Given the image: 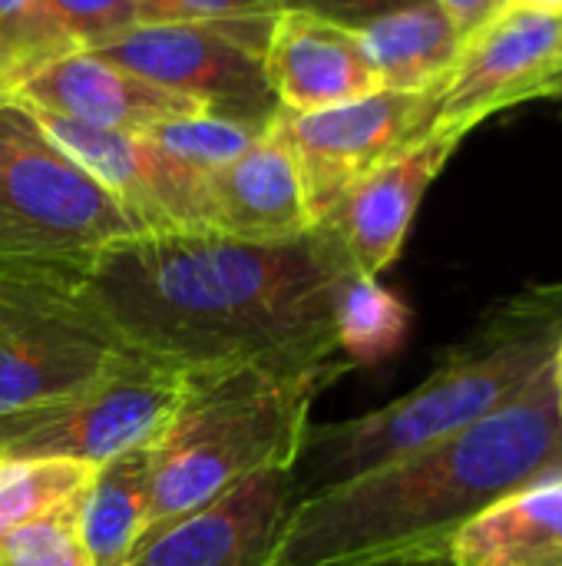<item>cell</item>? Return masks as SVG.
Wrapping results in <instances>:
<instances>
[{"mask_svg": "<svg viewBox=\"0 0 562 566\" xmlns=\"http://www.w3.org/2000/svg\"><path fill=\"white\" fill-rule=\"evenodd\" d=\"M348 272L321 222L285 242L139 232L96 252L76 282L119 338L156 361L305 368L341 358L335 292Z\"/></svg>", "mask_w": 562, "mask_h": 566, "instance_id": "1", "label": "cell"}, {"mask_svg": "<svg viewBox=\"0 0 562 566\" xmlns=\"http://www.w3.org/2000/svg\"><path fill=\"white\" fill-rule=\"evenodd\" d=\"M543 478H562V421L550 368L477 424L354 481L305 494L272 566L444 560L460 524Z\"/></svg>", "mask_w": 562, "mask_h": 566, "instance_id": "2", "label": "cell"}, {"mask_svg": "<svg viewBox=\"0 0 562 566\" xmlns=\"http://www.w3.org/2000/svg\"><path fill=\"white\" fill-rule=\"evenodd\" d=\"M344 371H351L344 358L305 368L258 361L185 368L179 405L149 444L146 534L252 474L298 468L311 405Z\"/></svg>", "mask_w": 562, "mask_h": 566, "instance_id": "3", "label": "cell"}, {"mask_svg": "<svg viewBox=\"0 0 562 566\" xmlns=\"http://www.w3.org/2000/svg\"><path fill=\"white\" fill-rule=\"evenodd\" d=\"M560 338L562 285L494 308L404 398L308 431L298 458L308 461V494L354 481L494 415L550 368Z\"/></svg>", "mask_w": 562, "mask_h": 566, "instance_id": "4", "label": "cell"}, {"mask_svg": "<svg viewBox=\"0 0 562 566\" xmlns=\"http://www.w3.org/2000/svg\"><path fill=\"white\" fill-rule=\"evenodd\" d=\"M139 222L30 116L0 99V272L79 275Z\"/></svg>", "mask_w": 562, "mask_h": 566, "instance_id": "5", "label": "cell"}, {"mask_svg": "<svg viewBox=\"0 0 562 566\" xmlns=\"http://www.w3.org/2000/svg\"><path fill=\"white\" fill-rule=\"evenodd\" d=\"M76 279L0 272V418L83 388L129 352Z\"/></svg>", "mask_w": 562, "mask_h": 566, "instance_id": "6", "label": "cell"}, {"mask_svg": "<svg viewBox=\"0 0 562 566\" xmlns=\"http://www.w3.org/2000/svg\"><path fill=\"white\" fill-rule=\"evenodd\" d=\"M182 395V368L123 352L83 388L0 418V454L106 464L149 448Z\"/></svg>", "mask_w": 562, "mask_h": 566, "instance_id": "7", "label": "cell"}, {"mask_svg": "<svg viewBox=\"0 0 562 566\" xmlns=\"http://www.w3.org/2000/svg\"><path fill=\"white\" fill-rule=\"evenodd\" d=\"M268 30L272 17L142 23L89 50L205 113L265 129L278 113L265 76Z\"/></svg>", "mask_w": 562, "mask_h": 566, "instance_id": "8", "label": "cell"}, {"mask_svg": "<svg viewBox=\"0 0 562 566\" xmlns=\"http://www.w3.org/2000/svg\"><path fill=\"white\" fill-rule=\"evenodd\" d=\"M441 86L421 93L378 90L371 96L315 113H275L268 129L288 146L298 163L315 226L328 219L335 202L361 176L434 129Z\"/></svg>", "mask_w": 562, "mask_h": 566, "instance_id": "9", "label": "cell"}, {"mask_svg": "<svg viewBox=\"0 0 562 566\" xmlns=\"http://www.w3.org/2000/svg\"><path fill=\"white\" fill-rule=\"evenodd\" d=\"M562 93V10L503 3L494 20L464 40L441 86L434 129L467 136L487 116L537 96Z\"/></svg>", "mask_w": 562, "mask_h": 566, "instance_id": "10", "label": "cell"}, {"mask_svg": "<svg viewBox=\"0 0 562 566\" xmlns=\"http://www.w3.org/2000/svg\"><path fill=\"white\" fill-rule=\"evenodd\" d=\"M26 109L43 133L139 222L142 232H209L202 172L182 166L146 136L93 129L46 109Z\"/></svg>", "mask_w": 562, "mask_h": 566, "instance_id": "11", "label": "cell"}, {"mask_svg": "<svg viewBox=\"0 0 562 566\" xmlns=\"http://www.w3.org/2000/svg\"><path fill=\"white\" fill-rule=\"evenodd\" d=\"M298 501L295 468L252 474L192 514L146 534L129 566H272Z\"/></svg>", "mask_w": 562, "mask_h": 566, "instance_id": "12", "label": "cell"}, {"mask_svg": "<svg viewBox=\"0 0 562 566\" xmlns=\"http://www.w3.org/2000/svg\"><path fill=\"white\" fill-rule=\"evenodd\" d=\"M460 143L464 136L457 133L431 129L424 139L361 176L335 202L325 226L335 229L354 272L378 279L394 265L431 182L444 172Z\"/></svg>", "mask_w": 562, "mask_h": 566, "instance_id": "13", "label": "cell"}, {"mask_svg": "<svg viewBox=\"0 0 562 566\" xmlns=\"http://www.w3.org/2000/svg\"><path fill=\"white\" fill-rule=\"evenodd\" d=\"M10 99L20 106L76 119L93 129L129 133V136H146L152 126L176 116L205 113L199 103L169 93L96 56L93 50H70L63 56L46 60L33 73L17 80Z\"/></svg>", "mask_w": 562, "mask_h": 566, "instance_id": "14", "label": "cell"}, {"mask_svg": "<svg viewBox=\"0 0 562 566\" xmlns=\"http://www.w3.org/2000/svg\"><path fill=\"white\" fill-rule=\"evenodd\" d=\"M265 76L278 109L288 113H315L381 90L354 27L305 10L272 17Z\"/></svg>", "mask_w": 562, "mask_h": 566, "instance_id": "15", "label": "cell"}, {"mask_svg": "<svg viewBox=\"0 0 562 566\" xmlns=\"http://www.w3.org/2000/svg\"><path fill=\"white\" fill-rule=\"evenodd\" d=\"M205 222L242 242H285L315 229L298 163L272 129L205 176Z\"/></svg>", "mask_w": 562, "mask_h": 566, "instance_id": "16", "label": "cell"}, {"mask_svg": "<svg viewBox=\"0 0 562 566\" xmlns=\"http://www.w3.org/2000/svg\"><path fill=\"white\" fill-rule=\"evenodd\" d=\"M447 566H562V478L523 484L454 531Z\"/></svg>", "mask_w": 562, "mask_h": 566, "instance_id": "17", "label": "cell"}, {"mask_svg": "<svg viewBox=\"0 0 562 566\" xmlns=\"http://www.w3.org/2000/svg\"><path fill=\"white\" fill-rule=\"evenodd\" d=\"M361 50L374 66L381 90L421 93L441 86L460 50L464 36L437 0H417L364 23H354Z\"/></svg>", "mask_w": 562, "mask_h": 566, "instance_id": "18", "label": "cell"}, {"mask_svg": "<svg viewBox=\"0 0 562 566\" xmlns=\"http://www.w3.org/2000/svg\"><path fill=\"white\" fill-rule=\"evenodd\" d=\"M149 448L126 451L96 468L79 511V531L93 566H129L146 534Z\"/></svg>", "mask_w": 562, "mask_h": 566, "instance_id": "19", "label": "cell"}, {"mask_svg": "<svg viewBox=\"0 0 562 566\" xmlns=\"http://www.w3.org/2000/svg\"><path fill=\"white\" fill-rule=\"evenodd\" d=\"M411 332L407 302L374 275L348 272L335 292V342L338 355L358 365H378L397 355Z\"/></svg>", "mask_w": 562, "mask_h": 566, "instance_id": "20", "label": "cell"}, {"mask_svg": "<svg viewBox=\"0 0 562 566\" xmlns=\"http://www.w3.org/2000/svg\"><path fill=\"white\" fill-rule=\"evenodd\" d=\"M96 464L73 458H0V537L53 514L89 488Z\"/></svg>", "mask_w": 562, "mask_h": 566, "instance_id": "21", "label": "cell"}, {"mask_svg": "<svg viewBox=\"0 0 562 566\" xmlns=\"http://www.w3.org/2000/svg\"><path fill=\"white\" fill-rule=\"evenodd\" d=\"M265 129L238 123V119H225L215 113H192V116H176V119L152 126L146 139H152L162 153H169L182 166L209 176L229 166L232 159H238Z\"/></svg>", "mask_w": 562, "mask_h": 566, "instance_id": "22", "label": "cell"}, {"mask_svg": "<svg viewBox=\"0 0 562 566\" xmlns=\"http://www.w3.org/2000/svg\"><path fill=\"white\" fill-rule=\"evenodd\" d=\"M83 494L56 507L53 514L3 534L0 566H93L79 531Z\"/></svg>", "mask_w": 562, "mask_h": 566, "instance_id": "23", "label": "cell"}, {"mask_svg": "<svg viewBox=\"0 0 562 566\" xmlns=\"http://www.w3.org/2000/svg\"><path fill=\"white\" fill-rule=\"evenodd\" d=\"M70 50L76 46H70L66 36L46 20L40 0H0V63L7 70L10 90L17 80Z\"/></svg>", "mask_w": 562, "mask_h": 566, "instance_id": "24", "label": "cell"}, {"mask_svg": "<svg viewBox=\"0 0 562 566\" xmlns=\"http://www.w3.org/2000/svg\"><path fill=\"white\" fill-rule=\"evenodd\" d=\"M40 7L76 50H89L116 33L149 23V0H40Z\"/></svg>", "mask_w": 562, "mask_h": 566, "instance_id": "25", "label": "cell"}, {"mask_svg": "<svg viewBox=\"0 0 562 566\" xmlns=\"http://www.w3.org/2000/svg\"><path fill=\"white\" fill-rule=\"evenodd\" d=\"M285 10L282 0H149V23L179 20H258Z\"/></svg>", "mask_w": 562, "mask_h": 566, "instance_id": "26", "label": "cell"}, {"mask_svg": "<svg viewBox=\"0 0 562 566\" xmlns=\"http://www.w3.org/2000/svg\"><path fill=\"white\" fill-rule=\"evenodd\" d=\"M282 3H285V10H305V13H318V17L354 27L378 13H388V10H397V7H407L417 0H282Z\"/></svg>", "mask_w": 562, "mask_h": 566, "instance_id": "27", "label": "cell"}, {"mask_svg": "<svg viewBox=\"0 0 562 566\" xmlns=\"http://www.w3.org/2000/svg\"><path fill=\"white\" fill-rule=\"evenodd\" d=\"M437 3L454 20V27L460 30L464 40L470 33H477L487 20H494L500 13V7H503V0H437Z\"/></svg>", "mask_w": 562, "mask_h": 566, "instance_id": "28", "label": "cell"}, {"mask_svg": "<svg viewBox=\"0 0 562 566\" xmlns=\"http://www.w3.org/2000/svg\"><path fill=\"white\" fill-rule=\"evenodd\" d=\"M550 378H553V395H556V411H560L562 421V338L553 352V361H550Z\"/></svg>", "mask_w": 562, "mask_h": 566, "instance_id": "29", "label": "cell"}, {"mask_svg": "<svg viewBox=\"0 0 562 566\" xmlns=\"http://www.w3.org/2000/svg\"><path fill=\"white\" fill-rule=\"evenodd\" d=\"M503 3H543V7H560L562 10V0H503Z\"/></svg>", "mask_w": 562, "mask_h": 566, "instance_id": "30", "label": "cell"}, {"mask_svg": "<svg viewBox=\"0 0 562 566\" xmlns=\"http://www.w3.org/2000/svg\"><path fill=\"white\" fill-rule=\"evenodd\" d=\"M7 93H10V80H7V70L0 63V99H7Z\"/></svg>", "mask_w": 562, "mask_h": 566, "instance_id": "31", "label": "cell"}, {"mask_svg": "<svg viewBox=\"0 0 562 566\" xmlns=\"http://www.w3.org/2000/svg\"><path fill=\"white\" fill-rule=\"evenodd\" d=\"M411 566H447L444 560H427V564H411Z\"/></svg>", "mask_w": 562, "mask_h": 566, "instance_id": "32", "label": "cell"}, {"mask_svg": "<svg viewBox=\"0 0 562 566\" xmlns=\"http://www.w3.org/2000/svg\"><path fill=\"white\" fill-rule=\"evenodd\" d=\"M0 458H3V454H0Z\"/></svg>", "mask_w": 562, "mask_h": 566, "instance_id": "33", "label": "cell"}, {"mask_svg": "<svg viewBox=\"0 0 562 566\" xmlns=\"http://www.w3.org/2000/svg\"><path fill=\"white\" fill-rule=\"evenodd\" d=\"M560 96H562V93H560Z\"/></svg>", "mask_w": 562, "mask_h": 566, "instance_id": "34", "label": "cell"}]
</instances>
